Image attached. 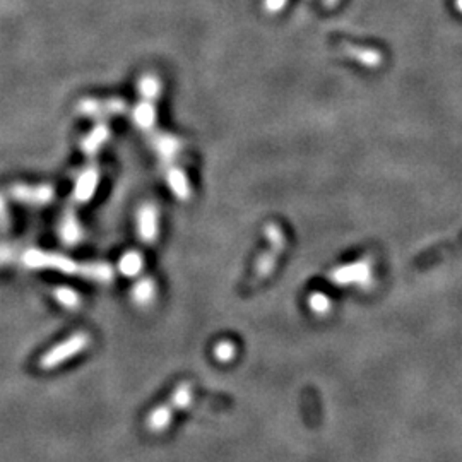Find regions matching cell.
<instances>
[{"label":"cell","mask_w":462,"mask_h":462,"mask_svg":"<svg viewBox=\"0 0 462 462\" xmlns=\"http://www.w3.org/2000/svg\"><path fill=\"white\" fill-rule=\"evenodd\" d=\"M91 344V336L84 330L74 332L72 336H69L64 341H60L59 344H55L53 348H50L48 351L43 353L38 361V367L41 370H53L60 365H64L65 361H69L71 358L77 356L79 353H83L84 349H88V346Z\"/></svg>","instance_id":"6da1fadb"},{"label":"cell","mask_w":462,"mask_h":462,"mask_svg":"<svg viewBox=\"0 0 462 462\" xmlns=\"http://www.w3.org/2000/svg\"><path fill=\"white\" fill-rule=\"evenodd\" d=\"M21 260L29 269H50V271L64 272V274H77L80 265L79 262L72 260L71 257H65L55 252H46V250L40 248L26 250Z\"/></svg>","instance_id":"7a4b0ae2"},{"label":"cell","mask_w":462,"mask_h":462,"mask_svg":"<svg viewBox=\"0 0 462 462\" xmlns=\"http://www.w3.org/2000/svg\"><path fill=\"white\" fill-rule=\"evenodd\" d=\"M77 113L83 117L90 118H105V117H117L127 110L125 102L120 98H106V99H96L86 98L80 99L76 106Z\"/></svg>","instance_id":"3957f363"},{"label":"cell","mask_w":462,"mask_h":462,"mask_svg":"<svg viewBox=\"0 0 462 462\" xmlns=\"http://www.w3.org/2000/svg\"><path fill=\"white\" fill-rule=\"evenodd\" d=\"M10 197L18 200L21 204H28V206H46L55 197V190L52 185L41 183V185H24L18 183L10 187Z\"/></svg>","instance_id":"277c9868"},{"label":"cell","mask_w":462,"mask_h":462,"mask_svg":"<svg viewBox=\"0 0 462 462\" xmlns=\"http://www.w3.org/2000/svg\"><path fill=\"white\" fill-rule=\"evenodd\" d=\"M99 185V172L94 167H90L84 169L79 176H77L74 183V190H72V199L77 204H86L90 202L94 195L96 188Z\"/></svg>","instance_id":"5b68a950"},{"label":"cell","mask_w":462,"mask_h":462,"mask_svg":"<svg viewBox=\"0 0 462 462\" xmlns=\"http://www.w3.org/2000/svg\"><path fill=\"white\" fill-rule=\"evenodd\" d=\"M176 410V406L173 404L172 399H168V402L160 404L156 406L151 413L148 414L146 418V428H148L151 433H163V431L168 430V426L172 425L173 421V413Z\"/></svg>","instance_id":"8992f818"},{"label":"cell","mask_w":462,"mask_h":462,"mask_svg":"<svg viewBox=\"0 0 462 462\" xmlns=\"http://www.w3.org/2000/svg\"><path fill=\"white\" fill-rule=\"evenodd\" d=\"M139 238L144 244H154L158 238V213L153 206L144 204L137 213Z\"/></svg>","instance_id":"52a82bcc"},{"label":"cell","mask_w":462,"mask_h":462,"mask_svg":"<svg viewBox=\"0 0 462 462\" xmlns=\"http://www.w3.org/2000/svg\"><path fill=\"white\" fill-rule=\"evenodd\" d=\"M110 136V127H108L105 122L96 123L90 132L86 134V137L80 141V149H83V153L88 154V156H94V154H98L99 149L106 144Z\"/></svg>","instance_id":"ba28073f"},{"label":"cell","mask_w":462,"mask_h":462,"mask_svg":"<svg viewBox=\"0 0 462 462\" xmlns=\"http://www.w3.org/2000/svg\"><path fill=\"white\" fill-rule=\"evenodd\" d=\"M59 234L60 240L64 245H77L83 238V226H80L77 216L72 211H67L60 219L59 225Z\"/></svg>","instance_id":"9c48e42d"},{"label":"cell","mask_w":462,"mask_h":462,"mask_svg":"<svg viewBox=\"0 0 462 462\" xmlns=\"http://www.w3.org/2000/svg\"><path fill=\"white\" fill-rule=\"evenodd\" d=\"M77 274L88 281L108 284L113 281L115 272L113 269H111V265L106 264V262H84V264L79 265V272H77Z\"/></svg>","instance_id":"30bf717a"},{"label":"cell","mask_w":462,"mask_h":462,"mask_svg":"<svg viewBox=\"0 0 462 462\" xmlns=\"http://www.w3.org/2000/svg\"><path fill=\"white\" fill-rule=\"evenodd\" d=\"M132 120L139 129L151 130L154 123H156V108H154L149 99H142V102L134 108Z\"/></svg>","instance_id":"8fae6325"},{"label":"cell","mask_w":462,"mask_h":462,"mask_svg":"<svg viewBox=\"0 0 462 462\" xmlns=\"http://www.w3.org/2000/svg\"><path fill=\"white\" fill-rule=\"evenodd\" d=\"M132 300L134 303L139 307H146L153 302L154 296H156V284L151 277H142L139 279L132 288Z\"/></svg>","instance_id":"7c38bea8"},{"label":"cell","mask_w":462,"mask_h":462,"mask_svg":"<svg viewBox=\"0 0 462 462\" xmlns=\"http://www.w3.org/2000/svg\"><path fill=\"white\" fill-rule=\"evenodd\" d=\"M144 267V259L137 250H129L118 260V271L127 277H136Z\"/></svg>","instance_id":"4fadbf2b"},{"label":"cell","mask_w":462,"mask_h":462,"mask_svg":"<svg viewBox=\"0 0 462 462\" xmlns=\"http://www.w3.org/2000/svg\"><path fill=\"white\" fill-rule=\"evenodd\" d=\"M153 148L160 154L163 160H172L180 149V142L176 137L167 136V134H160V136L153 137Z\"/></svg>","instance_id":"5bb4252c"},{"label":"cell","mask_w":462,"mask_h":462,"mask_svg":"<svg viewBox=\"0 0 462 462\" xmlns=\"http://www.w3.org/2000/svg\"><path fill=\"white\" fill-rule=\"evenodd\" d=\"M169 399L173 400V404H175L178 411L187 410V407L192 404V399H194V388H192V384L182 382L176 385L175 391H173L172 396H169Z\"/></svg>","instance_id":"9a60e30c"},{"label":"cell","mask_w":462,"mask_h":462,"mask_svg":"<svg viewBox=\"0 0 462 462\" xmlns=\"http://www.w3.org/2000/svg\"><path fill=\"white\" fill-rule=\"evenodd\" d=\"M53 298L67 310H77L80 307V296L69 286H59L53 290Z\"/></svg>","instance_id":"2e32d148"},{"label":"cell","mask_w":462,"mask_h":462,"mask_svg":"<svg viewBox=\"0 0 462 462\" xmlns=\"http://www.w3.org/2000/svg\"><path fill=\"white\" fill-rule=\"evenodd\" d=\"M168 178V185L169 188L173 190V194L176 195L178 199H187L188 197V183L187 178L178 168H172L167 175Z\"/></svg>","instance_id":"e0dca14e"},{"label":"cell","mask_w":462,"mask_h":462,"mask_svg":"<svg viewBox=\"0 0 462 462\" xmlns=\"http://www.w3.org/2000/svg\"><path fill=\"white\" fill-rule=\"evenodd\" d=\"M137 88H139V94H141L144 99H149V102L156 99L158 94H160V91H161L160 80H158L154 76L142 77V79L139 80Z\"/></svg>","instance_id":"ac0fdd59"},{"label":"cell","mask_w":462,"mask_h":462,"mask_svg":"<svg viewBox=\"0 0 462 462\" xmlns=\"http://www.w3.org/2000/svg\"><path fill=\"white\" fill-rule=\"evenodd\" d=\"M214 354L219 361H230L234 356V344H231L228 341L219 342V344H216Z\"/></svg>","instance_id":"d6986e66"},{"label":"cell","mask_w":462,"mask_h":462,"mask_svg":"<svg viewBox=\"0 0 462 462\" xmlns=\"http://www.w3.org/2000/svg\"><path fill=\"white\" fill-rule=\"evenodd\" d=\"M10 228V214L7 209L6 199L0 195V231H7Z\"/></svg>","instance_id":"ffe728a7"}]
</instances>
